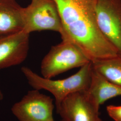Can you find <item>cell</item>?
<instances>
[{"label": "cell", "instance_id": "1", "mask_svg": "<svg viewBox=\"0 0 121 121\" xmlns=\"http://www.w3.org/2000/svg\"><path fill=\"white\" fill-rule=\"evenodd\" d=\"M53 0L65 32L62 40L76 44L91 62L119 55L98 28L96 0Z\"/></svg>", "mask_w": 121, "mask_h": 121}, {"label": "cell", "instance_id": "2", "mask_svg": "<svg viewBox=\"0 0 121 121\" xmlns=\"http://www.w3.org/2000/svg\"><path fill=\"white\" fill-rule=\"evenodd\" d=\"M92 67L91 62L80 67L77 73L62 79L52 80L40 76L30 68L23 66L22 73L29 84L34 89L49 91L54 97L56 108L70 94L77 91H86L91 83Z\"/></svg>", "mask_w": 121, "mask_h": 121}, {"label": "cell", "instance_id": "3", "mask_svg": "<svg viewBox=\"0 0 121 121\" xmlns=\"http://www.w3.org/2000/svg\"><path fill=\"white\" fill-rule=\"evenodd\" d=\"M91 62L79 47L68 40L51 47L43 57L40 72L43 78H52L73 68Z\"/></svg>", "mask_w": 121, "mask_h": 121}, {"label": "cell", "instance_id": "4", "mask_svg": "<svg viewBox=\"0 0 121 121\" xmlns=\"http://www.w3.org/2000/svg\"><path fill=\"white\" fill-rule=\"evenodd\" d=\"M23 30L30 34L37 31L52 30L60 33L61 38L65 32L56 4L53 0H31L30 4L22 8Z\"/></svg>", "mask_w": 121, "mask_h": 121}, {"label": "cell", "instance_id": "5", "mask_svg": "<svg viewBox=\"0 0 121 121\" xmlns=\"http://www.w3.org/2000/svg\"><path fill=\"white\" fill-rule=\"evenodd\" d=\"M54 107L51 97L33 89L13 105L11 111L18 121H54Z\"/></svg>", "mask_w": 121, "mask_h": 121}, {"label": "cell", "instance_id": "6", "mask_svg": "<svg viewBox=\"0 0 121 121\" xmlns=\"http://www.w3.org/2000/svg\"><path fill=\"white\" fill-rule=\"evenodd\" d=\"M96 17L100 32L121 55V0H96Z\"/></svg>", "mask_w": 121, "mask_h": 121}, {"label": "cell", "instance_id": "7", "mask_svg": "<svg viewBox=\"0 0 121 121\" xmlns=\"http://www.w3.org/2000/svg\"><path fill=\"white\" fill-rule=\"evenodd\" d=\"M99 109L86 91L68 95L56 110L61 121H103Z\"/></svg>", "mask_w": 121, "mask_h": 121}, {"label": "cell", "instance_id": "8", "mask_svg": "<svg viewBox=\"0 0 121 121\" xmlns=\"http://www.w3.org/2000/svg\"><path fill=\"white\" fill-rule=\"evenodd\" d=\"M29 47V34L22 30L0 36V70L21 64Z\"/></svg>", "mask_w": 121, "mask_h": 121}, {"label": "cell", "instance_id": "9", "mask_svg": "<svg viewBox=\"0 0 121 121\" xmlns=\"http://www.w3.org/2000/svg\"><path fill=\"white\" fill-rule=\"evenodd\" d=\"M22 8L15 0H0V36L23 30Z\"/></svg>", "mask_w": 121, "mask_h": 121}, {"label": "cell", "instance_id": "10", "mask_svg": "<svg viewBox=\"0 0 121 121\" xmlns=\"http://www.w3.org/2000/svg\"><path fill=\"white\" fill-rule=\"evenodd\" d=\"M86 91L100 107L108 99L121 96V86L108 81L92 68L90 85Z\"/></svg>", "mask_w": 121, "mask_h": 121}, {"label": "cell", "instance_id": "11", "mask_svg": "<svg viewBox=\"0 0 121 121\" xmlns=\"http://www.w3.org/2000/svg\"><path fill=\"white\" fill-rule=\"evenodd\" d=\"M92 68L110 82L121 86V55L91 62Z\"/></svg>", "mask_w": 121, "mask_h": 121}, {"label": "cell", "instance_id": "12", "mask_svg": "<svg viewBox=\"0 0 121 121\" xmlns=\"http://www.w3.org/2000/svg\"><path fill=\"white\" fill-rule=\"evenodd\" d=\"M109 116L114 121H121V105H109L106 107Z\"/></svg>", "mask_w": 121, "mask_h": 121}, {"label": "cell", "instance_id": "13", "mask_svg": "<svg viewBox=\"0 0 121 121\" xmlns=\"http://www.w3.org/2000/svg\"><path fill=\"white\" fill-rule=\"evenodd\" d=\"M3 99V94L2 91L0 90V100H2Z\"/></svg>", "mask_w": 121, "mask_h": 121}]
</instances>
